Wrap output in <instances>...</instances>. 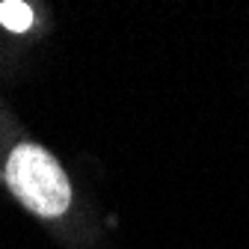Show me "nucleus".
I'll list each match as a JSON object with an SVG mask.
<instances>
[{
	"instance_id": "obj_1",
	"label": "nucleus",
	"mask_w": 249,
	"mask_h": 249,
	"mask_svg": "<svg viewBox=\"0 0 249 249\" xmlns=\"http://www.w3.org/2000/svg\"><path fill=\"white\" fill-rule=\"evenodd\" d=\"M6 184L12 196L39 216H59L71 202L69 178L51 151L18 145L6 160Z\"/></svg>"
},
{
	"instance_id": "obj_2",
	"label": "nucleus",
	"mask_w": 249,
	"mask_h": 249,
	"mask_svg": "<svg viewBox=\"0 0 249 249\" xmlns=\"http://www.w3.org/2000/svg\"><path fill=\"white\" fill-rule=\"evenodd\" d=\"M0 24L12 33H27L30 24H33V9L21 0H3L0 3Z\"/></svg>"
}]
</instances>
